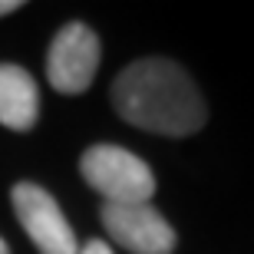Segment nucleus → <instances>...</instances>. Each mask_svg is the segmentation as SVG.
<instances>
[{
    "label": "nucleus",
    "instance_id": "obj_1",
    "mask_svg": "<svg viewBox=\"0 0 254 254\" xmlns=\"http://www.w3.org/2000/svg\"><path fill=\"white\" fill-rule=\"evenodd\" d=\"M113 106L129 126L155 135H195L208 119V106L179 63L162 57L135 60L116 76Z\"/></svg>",
    "mask_w": 254,
    "mask_h": 254
},
{
    "label": "nucleus",
    "instance_id": "obj_2",
    "mask_svg": "<svg viewBox=\"0 0 254 254\" xmlns=\"http://www.w3.org/2000/svg\"><path fill=\"white\" fill-rule=\"evenodd\" d=\"M79 172L89 189H96L113 205H149L155 195V175L129 149L99 142L89 145L79 159Z\"/></svg>",
    "mask_w": 254,
    "mask_h": 254
},
{
    "label": "nucleus",
    "instance_id": "obj_3",
    "mask_svg": "<svg viewBox=\"0 0 254 254\" xmlns=\"http://www.w3.org/2000/svg\"><path fill=\"white\" fill-rule=\"evenodd\" d=\"M99 69V37L93 30L73 20L60 30L47 53V79L63 96L86 93Z\"/></svg>",
    "mask_w": 254,
    "mask_h": 254
},
{
    "label": "nucleus",
    "instance_id": "obj_4",
    "mask_svg": "<svg viewBox=\"0 0 254 254\" xmlns=\"http://www.w3.org/2000/svg\"><path fill=\"white\" fill-rule=\"evenodd\" d=\"M13 211H17L20 225L27 231V238L37 245L40 254H76V235L69 221L63 218L57 198L50 195L37 182H17L10 191Z\"/></svg>",
    "mask_w": 254,
    "mask_h": 254
},
{
    "label": "nucleus",
    "instance_id": "obj_5",
    "mask_svg": "<svg viewBox=\"0 0 254 254\" xmlns=\"http://www.w3.org/2000/svg\"><path fill=\"white\" fill-rule=\"evenodd\" d=\"M99 218H103L109 238L132 254H172L179 245L172 225L152 205H113V201H106Z\"/></svg>",
    "mask_w": 254,
    "mask_h": 254
},
{
    "label": "nucleus",
    "instance_id": "obj_6",
    "mask_svg": "<svg viewBox=\"0 0 254 254\" xmlns=\"http://www.w3.org/2000/svg\"><path fill=\"white\" fill-rule=\"evenodd\" d=\"M40 116V93L33 76L17 63H0V126L30 132Z\"/></svg>",
    "mask_w": 254,
    "mask_h": 254
},
{
    "label": "nucleus",
    "instance_id": "obj_7",
    "mask_svg": "<svg viewBox=\"0 0 254 254\" xmlns=\"http://www.w3.org/2000/svg\"><path fill=\"white\" fill-rule=\"evenodd\" d=\"M76 254H113V251H109V245H106V241H89V245L79 248Z\"/></svg>",
    "mask_w": 254,
    "mask_h": 254
},
{
    "label": "nucleus",
    "instance_id": "obj_8",
    "mask_svg": "<svg viewBox=\"0 0 254 254\" xmlns=\"http://www.w3.org/2000/svg\"><path fill=\"white\" fill-rule=\"evenodd\" d=\"M20 7H23L20 0H0V17H7V13H17Z\"/></svg>",
    "mask_w": 254,
    "mask_h": 254
},
{
    "label": "nucleus",
    "instance_id": "obj_9",
    "mask_svg": "<svg viewBox=\"0 0 254 254\" xmlns=\"http://www.w3.org/2000/svg\"><path fill=\"white\" fill-rule=\"evenodd\" d=\"M0 254H10V248H7V241L0 238Z\"/></svg>",
    "mask_w": 254,
    "mask_h": 254
}]
</instances>
